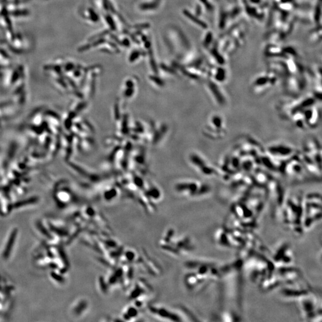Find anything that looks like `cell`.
Instances as JSON below:
<instances>
[{"label":"cell","instance_id":"8","mask_svg":"<svg viewBox=\"0 0 322 322\" xmlns=\"http://www.w3.org/2000/svg\"><path fill=\"white\" fill-rule=\"evenodd\" d=\"M214 82L219 84L224 82L227 78V71L222 66H218L211 72Z\"/></svg>","mask_w":322,"mask_h":322},{"label":"cell","instance_id":"7","mask_svg":"<svg viewBox=\"0 0 322 322\" xmlns=\"http://www.w3.org/2000/svg\"><path fill=\"white\" fill-rule=\"evenodd\" d=\"M209 84V87L210 91L212 93L214 100L220 106L224 105L226 103V99L217 83L212 80V82H210Z\"/></svg>","mask_w":322,"mask_h":322},{"label":"cell","instance_id":"4","mask_svg":"<svg viewBox=\"0 0 322 322\" xmlns=\"http://www.w3.org/2000/svg\"><path fill=\"white\" fill-rule=\"evenodd\" d=\"M302 154L312 160L321 168V147L316 139L310 138L306 141L304 144V153Z\"/></svg>","mask_w":322,"mask_h":322},{"label":"cell","instance_id":"2","mask_svg":"<svg viewBox=\"0 0 322 322\" xmlns=\"http://www.w3.org/2000/svg\"><path fill=\"white\" fill-rule=\"evenodd\" d=\"M267 151L273 159L277 160H286L293 157L295 154V149L293 146L285 143L272 144L267 148Z\"/></svg>","mask_w":322,"mask_h":322},{"label":"cell","instance_id":"1","mask_svg":"<svg viewBox=\"0 0 322 322\" xmlns=\"http://www.w3.org/2000/svg\"><path fill=\"white\" fill-rule=\"evenodd\" d=\"M305 198L303 202V228L310 229L321 220V196L312 194Z\"/></svg>","mask_w":322,"mask_h":322},{"label":"cell","instance_id":"3","mask_svg":"<svg viewBox=\"0 0 322 322\" xmlns=\"http://www.w3.org/2000/svg\"><path fill=\"white\" fill-rule=\"evenodd\" d=\"M277 74L274 72H267L258 75L252 83V87L257 93H262L274 87L277 81Z\"/></svg>","mask_w":322,"mask_h":322},{"label":"cell","instance_id":"9","mask_svg":"<svg viewBox=\"0 0 322 322\" xmlns=\"http://www.w3.org/2000/svg\"><path fill=\"white\" fill-rule=\"evenodd\" d=\"M212 41H213V34H212V32H208L206 34V37L204 40V45L206 47H208L209 46V44H211V42H212Z\"/></svg>","mask_w":322,"mask_h":322},{"label":"cell","instance_id":"5","mask_svg":"<svg viewBox=\"0 0 322 322\" xmlns=\"http://www.w3.org/2000/svg\"><path fill=\"white\" fill-rule=\"evenodd\" d=\"M208 127H209V135L213 139H219L225 135L226 128L223 118L218 114L212 115L209 119Z\"/></svg>","mask_w":322,"mask_h":322},{"label":"cell","instance_id":"6","mask_svg":"<svg viewBox=\"0 0 322 322\" xmlns=\"http://www.w3.org/2000/svg\"><path fill=\"white\" fill-rule=\"evenodd\" d=\"M308 295L302 298L300 301V307L304 317L307 319L310 318L311 320H312V318H317V316L315 315V313L317 314L315 311L316 304L315 303V301L311 299L310 298H308Z\"/></svg>","mask_w":322,"mask_h":322}]
</instances>
